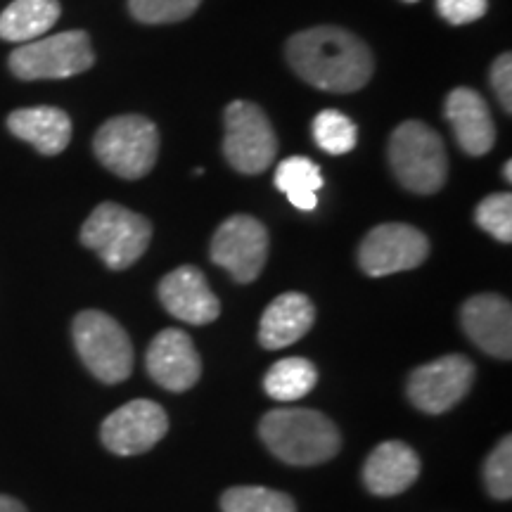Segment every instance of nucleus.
<instances>
[{
    "instance_id": "c85d7f7f",
    "label": "nucleus",
    "mask_w": 512,
    "mask_h": 512,
    "mask_svg": "<svg viewBox=\"0 0 512 512\" xmlns=\"http://www.w3.org/2000/svg\"><path fill=\"white\" fill-rule=\"evenodd\" d=\"M491 86L498 95V102L503 105V110L510 114L512 110V57L510 53L498 55V60L491 67Z\"/></svg>"
},
{
    "instance_id": "bb28decb",
    "label": "nucleus",
    "mask_w": 512,
    "mask_h": 512,
    "mask_svg": "<svg viewBox=\"0 0 512 512\" xmlns=\"http://www.w3.org/2000/svg\"><path fill=\"white\" fill-rule=\"evenodd\" d=\"M484 482L489 494L498 501H510L512 496V439L503 437L491 451L484 465Z\"/></svg>"
},
{
    "instance_id": "b1692460",
    "label": "nucleus",
    "mask_w": 512,
    "mask_h": 512,
    "mask_svg": "<svg viewBox=\"0 0 512 512\" xmlns=\"http://www.w3.org/2000/svg\"><path fill=\"white\" fill-rule=\"evenodd\" d=\"M313 140H316L318 147L328 155H347L356 147L358 131L356 124L351 121L347 114L337 110H323L313 119L311 124Z\"/></svg>"
},
{
    "instance_id": "dca6fc26",
    "label": "nucleus",
    "mask_w": 512,
    "mask_h": 512,
    "mask_svg": "<svg viewBox=\"0 0 512 512\" xmlns=\"http://www.w3.org/2000/svg\"><path fill=\"white\" fill-rule=\"evenodd\" d=\"M446 119L451 121L460 150L482 157L496 143V124L486 100L472 88H456L446 100Z\"/></svg>"
},
{
    "instance_id": "423d86ee",
    "label": "nucleus",
    "mask_w": 512,
    "mask_h": 512,
    "mask_svg": "<svg viewBox=\"0 0 512 512\" xmlns=\"http://www.w3.org/2000/svg\"><path fill=\"white\" fill-rule=\"evenodd\" d=\"M74 347L83 366L105 384L124 382L133 373V344L126 330L102 311H81L72 325Z\"/></svg>"
},
{
    "instance_id": "c756f323",
    "label": "nucleus",
    "mask_w": 512,
    "mask_h": 512,
    "mask_svg": "<svg viewBox=\"0 0 512 512\" xmlns=\"http://www.w3.org/2000/svg\"><path fill=\"white\" fill-rule=\"evenodd\" d=\"M0 512H27V508H24V505L19 503L17 498L0 494Z\"/></svg>"
},
{
    "instance_id": "f3484780",
    "label": "nucleus",
    "mask_w": 512,
    "mask_h": 512,
    "mask_svg": "<svg viewBox=\"0 0 512 512\" xmlns=\"http://www.w3.org/2000/svg\"><path fill=\"white\" fill-rule=\"evenodd\" d=\"M420 477V458L403 441H384L363 465V482L375 496H399Z\"/></svg>"
},
{
    "instance_id": "0eeeda50",
    "label": "nucleus",
    "mask_w": 512,
    "mask_h": 512,
    "mask_svg": "<svg viewBox=\"0 0 512 512\" xmlns=\"http://www.w3.org/2000/svg\"><path fill=\"white\" fill-rule=\"evenodd\" d=\"M8 64L10 72L22 81L69 79L91 69L95 53L86 31H62V34L22 43L17 50H12Z\"/></svg>"
},
{
    "instance_id": "9d476101",
    "label": "nucleus",
    "mask_w": 512,
    "mask_h": 512,
    "mask_svg": "<svg viewBox=\"0 0 512 512\" xmlns=\"http://www.w3.org/2000/svg\"><path fill=\"white\" fill-rule=\"evenodd\" d=\"M477 370L465 356H441L415 368L408 377L406 394L418 411L439 415L458 406L470 392Z\"/></svg>"
},
{
    "instance_id": "ddd939ff",
    "label": "nucleus",
    "mask_w": 512,
    "mask_h": 512,
    "mask_svg": "<svg viewBox=\"0 0 512 512\" xmlns=\"http://www.w3.org/2000/svg\"><path fill=\"white\" fill-rule=\"evenodd\" d=\"M145 368L159 387L169 392H188L202 375V361L188 332L162 330L147 347Z\"/></svg>"
},
{
    "instance_id": "a878e982",
    "label": "nucleus",
    "mask_w": 512,
    "mask_h": 512,
    "mask_svg": "<svg viewBox=\"0 0 512 512\" xmlns=\"http://www.w3.org/2000/svg\"><path fill=\"white\" fill-rule=\"evenodd\" d=\"M477 226L486 230L498 242H512V195L510 192H496L477 207Z\"/></svg>"
},
{
    "instance_id": "7c9ffc66",
    "label": "nucleus",
    "mask_w": 512,
    "mask_h": 512,
    "mask_svg": "<svg viewBox=\"0 0 512 512\" xmlns=\"http://www.w3.org/2000/svg\"><path fill=\"white\" fill-rule=\"evenodd\" d=\"M503 169H505V171H503V174H505V181L510 183V181H512V171H510V169H512V164H510V162H505Z\"/></svg>"
},
{
    "instance_id": "6e6552de",
    "label": "nucleus",
    "mask_w": 512,
    "mask_h": 512,
    "mask_svg": "<svg viewBox=\"0 0 512 512\" xmlns=\"http://www.w3.org/2000/svg\"><path fill=\"white\" fill-rule=\"evenodd\" d=\"M223 155L235 171L247 176L264 174L278 152V138L261 107L238 100L226 107Z\"/></svg>"
},
{
    "instance_id": "4be33fe9",
    "label": "nucleus",
    "mask_w": 512,
    "mask_h": 512,
    "mask_svg": "<svg viewBox=\"0 0 512 512\" xmlns=\"http://www.w3.org/2000/svg\"><path fill=\"white\" fill-rule=\"evenodd\" d=\"M318 384V370L311 361L302 356L283 358L273 363L264 377L266 394L275 401H297L313 392Z\"/></svg>"
},
{
    "instance_id": "f257e3e1",
    "label": "nucleus",
    "mask_w": 512,
    "mask_h": 512,
    "mask_svg": "<svg viewBox=\"0 0 512 512\" xmlns=\"http://www.w3.org/2000/svg\"><path fill=\"white\" fill-rule=\"evenodd\" d=\"M294 74L325 93H354L373 76V55L361 38L339 27H313L287 41Z\"/></svg>"
},
{
    "instance_id": "cd10ccee",
    "label": "nucleus",
    "mask_w": 512,
    "mask_h": 512,
    "mask_svg": "<svg viewBox=\"0 0 512 512\" xmlns=\"http://www.w3.org/2000/svg\"><path fill=\"white\" fill-rule=\"evenodd\" d=\"M486 8H489L486 0H437L439 15L448 24H456V27L477 22L479 17L486 15Z\"/></svg>"
},
{
    "instance_id": "393cba45",
    "label": "nucleus",
    "mask_w": 512,
    "mask_h": 512,
    "mask_svg": "<svg viewBox=\"0 0 512 512\" xmlns=\"http://www.w3.org/2000/svg\"><path fill=\"white\" fill-rule=\"evenodd\" d=\"M202 0H128L131 15L143 24H174L195 15Z\"/></svg>"
},
{
    "instance_id": "2eb2a0df",
    "label": "nucleus",
    "mask_w": 512,
    "mask_h": 512,
    "mask_svg": "<svg viewBox=\"0 0 512 512\" xmlns=\"http://www.w3.org/2000/svg\"><path fill=\"white\" fill-rule=\"evenodd\" d=\"M465 335L489 356L510 361L512 356V309L501 294H477L460 309Z\"/></svg>"
},
{
    "instance_id": "412c9836",
    "label": "nucleus",
    "mask_w": 512,
    "mask_h": 512,
    "mask_svg": "<svg viewBox=\"0 0 512 512\" xmlns=\"http://www.w3.org/2000/svg\"><path fill=\"white\" fill-rule=\"evenodd\" d=\"M275 188L285 192L287 200L302 211H313L318 207V190L323 188L318 164L306 157H290L278 164L273 178Z\"/></svg>"
},
{
    "instance_id": "4468645a",
    "label": "nucleus",
    "mask_w": 512,
    "mask_h": 512,
    "mask_svg": "<svg viewBox=\"0 0 512 512\" xmlns=\"http://www.w3.org/2000/svg\"><path fill=\"white\" fill-rule=\"evenodd\" d=\"M159 302L171 316L190 325H209L221 316V302L195 266H181L159 283Z\"/></svg>"
},
{
    "instance_id": "20e7f679",
    "label": "nucleus",
    "mask_w": 512,
    "mask_h": 512,
    "mask_svg": "<svg viewBox=\"0 0 512 512\" xmlns=\"http://www.w3.org/2000/svg\"><path fill=\"white\" fill-rule=\"evenodd\" d=\"M389 164L403 188L434 195L444 188L448 159L444 140L422 121H403L389 140Z\"/></svg>"
},
{
    "instance_id": "2f4dec72",
    "label": "nucleus",
    "mask_w": 512,
    "mask_h": 512,
    "mask_svg": "<svg viewBox=\"0 0 512 512\" xmlns=\"http://www.w3.org/2000/svg\"><path fill=\"white\" fill-rule=\"evenodd\" d=\"M408 3H418V0H408Z\"/></svg>"
},
{
    "instance_id": "1a4fd4ad",
    "label": "nucleus",
    "mask_w": 512,
    "mask_h": 512,
    "mask_svg": "<svg viewBox=\"0 0 512 512\" xmlns=\"http://www.w3.org/2000/svg\"><path fill=\"white\" fill-rule=\"evenodd\" d=\"M268 259V230L254 216L238 214L223 221L211 238V261L235 283H254Z\"/></svg>"
},
{
    "instance_id": "7ed1b4c3",
    "label": "nucleus",
    "mask_w": 512,
    "mask_h": 512,
    "mask_svg": "<svg viewBox=\"0 0 512 512\" xmlns=\"http://www.w3.org/2000/svg\"><path fill=\"white\" fill-rule=\"evenodd\" d=\"M152 223L136 211L102 202L81 226V245L93 249L112 271H126L147 252Z\"/></svg>"
},
{
    "instance_id": "6ab92c4d",
    "label": "nucleus",
    "mask_w": 512,
    "mask_h": 512,
    "mask_svg": "<svg viewBox=\"0 0 512 512\" xmlns=\"http://www.w3.org/2000/svg\"><path fill=\"white\" fill-rule=\"evenodd\" d=\"M12 136L34 145L41 155H60L72 140V119L57 107H24L8 117Z\"/></svg>"
},
{
    "instance_id": "f03ea898",
    "label": "nucleus",
    "mask_w": 512,
    "mask_h": 512,
    "mask_svg": "<svg viewBox=\"0 0 512 512\" xmlns=\"http://www.w3.org/2000/svg\"><path fill=\"white\" fill-rule=\"evenodd\" d=\"M259 437L287 465L328 463L342 448V434L328 415L309 408H278L259 422Z\"/></svg>"
},
{
    "instance_id": "f8f14e48",
    "label": "nucleus",
    "mask_w": 512,
    "mask_h": 512,
    "mask_svg": "<svg viewBox=\"0 0 512 512\" xmlns=\"http://www.w3.org/2000/svg\"><path fill=\"white\" fill-rule=\"evenodd\" d=\"M166 432H169V418L164 408L150 399H136L105 418L100 439L107 451L117 456H138L155 448Z\"/></svg>"
},
{
    "instance_id": "39448f33",
    "label": "nucleus",
    "mask_w": 512,
    "mask_h": 512,
    "mask_svg": "<svg viewBox=\"0 0 512 512\" xmlns=\"http://www.w3.org/2000/svg\"><path fill=\"white\" fill-rule=\"evenodd\" d=\"M95 157L105 169L126 181H138L150 174L159 155V133L150 119L124 114L105 121L93 140Z\"/></svg>"
},
{
    "instance_id": "9b49d317",
    "label": "nucleus",
    "mask_w": 512,
    "mask_h": 512,
    "mask_svg": "<svg viewBox=\"0 0 512 512\" xmlns=\"http://www.w3.org/2000/svg\"><path fill=\"white\" fill-rule=\"evenodd\" d=\"M430 256V240L408 223H382L370 230L358 247V264L363 273L384 278L413 271Z\"/></svg>"
},
{
    "instance_id": "aec40b11",
    "label": "nucleus",
    "mask_w": 512,
    "mask_h": 512,
    "mask_svg": "<svg viewBox=\"0 0 512 512\" xmlns=\"http://www.w3.org/2000/svg\"><path fill=\"white\" fill-rule=\"evenodd\" d=\"M57 0H15L0 15V38L10 43H29L43 36L60 19Z\"/></svg>"
},
{
    "instance_id": "5701e85b",
    "label": "nucleus",
    "mask_w": 512,
    "mask_h": 512,
    "mask_svg": "<svg viewBox=\"0 0 512 512\" xmlns=\"http://www.w3.org/2000/svg\"><path fill=\"white\" fill-rule=\"evenodd\" d=\"M223 512H297V505L283 491L266 486H233L221 496Z\"/></svg>"
},
{
    "instance_id": "a211bd4d",
    "label": "nucleus",
    "mask_w": 512,
    "mask_h": 512,
    "mask_svg": "<svg viewBox=\"0 0 512 512\" xmlns=\"http://www.w3.org/2000/svg\"><path fill=\"white\" fill-rule=\"evenodd\" d=\"M316 309L306 294L287 292L275 297L261 316L259 342L264 349H285L311 330Z\"/></svg>"
}]
</instances>
